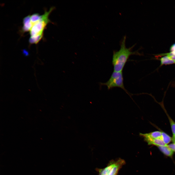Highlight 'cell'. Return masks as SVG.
Listing matches in <instances>:
<instances>
[{"label":"cell","instance_id":"6da1fadb","mask_svg":"<svg viewBox=\"0 0 175 175\" xmlns=\"http://www.w3.org/2000/svg\"><path fill=\"white\" fill-rule=\"evenodd\" d=\"M126 36H125L120 43V47L118 51H114L112 63L113 66L114 71H122L124 66L131 55H140L138 51H132V49L135 44L127 48L125 45Z\"/></svg>","mask_w":175,"mask_h":175},{"label":"cell","instance_id":"7a4b0ae2","mask_svg":"<svg viewBox=\"0 0 175 175\" xmlns=\"http://www.w3.org/2000/svg\"><path fill=\"white\" fill-rule=\"evenodd\" d=\"M49 13L45 12L42 15L41 19L32 26L30 30L29 42L31 44H37L42 38L45 28L47 24L50 22L49 19Z\"/></svg>","mask_w":175,"mask_h":175},{"label":"cell","instance_id":"3957f363","mask_svg":"<svg viewBox=\"0 0 175 175\" xmlns=\"http://www.w3.org/2000/svg\"><path fill=\"white\" fill-rule=\"evenodd\" d=\"M125 164L124 160L119 158L115 160H111L103 168H96L95 170L98 172V175H117L119 170Z\"/></svg>","mask_w":175,"mask_h":175},{"label":"cell","instance_id":"277c9868","mask_svg":"<svg viewBox=\"0 0 175 175\" xmlns=\"http://www.w3.org/2000/svg\"><path fill=\"white\" fill-rule=\"evenodd\" d=\"M123 79L122 71L116 72L114 71L108 80L105 83H99L100 86H105L108 89L114 88H121L129 94L128 91L125 88L123 84Z\"/></svg>","mask_w":175,"mask_h":175},{"label":"cell","instance_id":"5b68a950","mask_svg":"<svg viewBox=\"0 0 175 175\" xmlns=\"http://www.w3.org/2000/svg\"><path fill=\"white\" fill-rule=\"evenodd\" d=\"M144 140L149 145H153L158 146H165L168 147V145L165 144L162 140L160 139L144 138Z\"/></svg>","mask_w":175,"mask_h":175},{"label":"cell","instance_id":"8992f818","mask_svg":"<svg viewBox=\"0 0 175 175\" xmlns=\"http://www.w3.org/2000/svg\"><path fill=\"white\" fill-rule=\"evenodd\" d=\"M140 135L144 138L160 139H161V132L156 131L149 133H140Z\"/></svg>","mask_w":175,"mask_h":175},{"label":"cell","instance_id":"52a82bcc","mask_svg":"<svg viewBox=\"0 0 175 175\" xmlns=\"http://www.w3.org/2000/svg\"><path fill=\"white\" fill-rule=\"evenodd\" d=\"M30 16L28 15L25 17L23 19V26L22 30L24 32L30 31L32 27L30 21Z\"/></svg>","mask_w":175,"mask_h":175},{"label":"cell","instance_id":"ba28073f","mask_svg":"<svg viewBox=\"0 0 175 175\" xmlns=\"http://www.w3.org/2000/svg\"><path fill=\"white\" fill-rule=\"evenodd\" d=\"M160 150L165 155L169 156H171L173 153V151L168 147L158 146Z\"/></svg>","mask_w":175,"mask_h":175},{"label":"cell","instance_id":"9c48e42d","mask_svg":"<svg viewBox=\"0 0 175 175\" xmlns=\"http://www.w3.org/2000/svg\"><path fill=\"white\" fill-rule=\"evenodd\" d=\"M161 65L170 64L175 63V61L171 59L168 56H165L160 59Z\"/></svg>","mask_w":175,"mask_h":175},{"label":"cell","instance_id":"30bf717a","mask_svg":"<svg viewBox=\"0 0 175 175\" xmlns=\"http://www.w3.org/2000/svg\"><path fill=\"white\" fill-rule=\"evenodd\" d=\"M42 18V15L38 13H35L30 16V21L32 26L40 20Z\"/></svg>","mask_w":175,"mask_h":175},{"label":"cell","instance_id":"8fae6325","mask_svg":"<svg viewBox=\"0 0 175 175\" xmlns=\"http://www.w3.org/2000/svg\"><path fill=\"white\" fill-rule=\"evenodd\" d=\"M161 139L166 144L169 143L171 141L172 138L169 136L164 132H161Z\"/></svg>","mask_w":175,"mask_h":175},{"label":"cell","instance_id":"7c38bea8","mask_svg":"<svg viewBox=\"0 0 175 175\" xmlns=\"http://www.w3.org/2000/svg\"><path fill=\"white\" fill-rule=\"evenodd\" d=\"M166 113L169 119L173 135L175 136V122L170 117L166 112Z\"/></svg>","mask_w":175,"mask_h":175},{"label":"cell","instance_id":"4fadbf2b","mask_svg":"<svg viewBox=\"0 0 175 175\" xmlns=\"http://www.w3.org/2000/svg\"><path fill=\"white\" fill-rule=\"evenodd\" d=\"M170 52L173 55L175 56V44L171 46L170 49Z\"/></svg>","mask_w":175,"mask_h":175},{"label":"cell","instance_id":"5bb4252c","mask_svg":"<svg viewBox=\"0 0 175 175\" xmlns=\"http://www.w3.org/2000/svg\"><path fill=\"white\" fill-rule=\"evenodd\" d=\"M168 147L170 148L173 151L175 152V144H170L168 145Z\"/></svg>","mask_w":175,"mask_h":175},{"label":"cell","instance_id":"9a60e30c","mask_svg":"<svg viewBox=\"0 0 175 175\" xmlns=\"http://www.w3.org/2000/svg\"><path fill=\"white\" fill-rule=\"evenodd\" d=\"M173 142L175 144V136L173 135L172 138Z\"/></svg>","mask_w":175,"mask_h":175},{"label":"cell","instance_id":"2e32d148","mask_svg":"<svg viewBox=\"0 0 175 175\" xmlns=\"http://www.w3.org/2000/svg\"></svg>","mask_w":175,"mask_h":175}]
</instances>
